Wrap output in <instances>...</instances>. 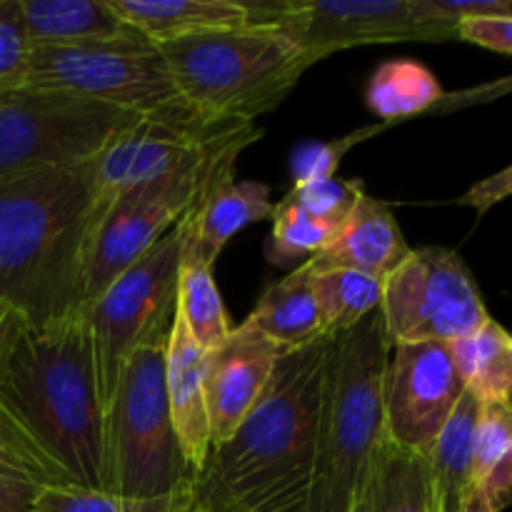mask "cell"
Returning <instances> with one entry per match:
<instances>
[{"instance_id": "obj_15", "label": "cell", "mask_w": 512, "mask_h": 512, "mask_svg": "<svg viewBox=\"0 0 512 512\" xmlns=\"http://www.w3.org/2000/svg\"><path fill=\"white\" fill-rule=\"evenodd\" d=\"M283 353L273 340L240 323L220 348L205 355L203 383L213 448L223 445L253 410Z\"/></svg>"}, {"instance_id": "obj_37", "label": "cell", "mask_w": 512, "mask_h": 512, "mask_svg": "<svg viewBox=\"0 0 512 512\" xmlns=\"http://www.w3.org/2000/svg\"><path fill=\"white\" fill-rule=\"evenodd\" d=\"M512 195V163L505 165L498 173L488 175V178L478 180L463 198L458 200L460 205H468L478 215H485L490 208H495L498 203L508 200Z\"/></svg>"}, {"instance_id": "obj_11", "label": "cell", "mask_w": 512, "mask_h": 512, "mask_svg": "<svg viewBox=\"0 0 512 512\" xmlns=\"http://www.w3.org/2000/svg\"><path fill=\"white\" fill-rule=\"evenodd\" d=\"M380 313L393 345L455 343L490 320L473 273L448 248L410 250L383 280Z\"/></svg>"}, {"instance_id": "obj_31", "label": "cell", "mask_w": 512, "mask_h": 512, "mask_svg": "<svg viewBox=\"0 0 512 512\" xmlns=\"http://www.w3.org/2000/svg\"><path fill=\"white\" fill-rule=\"evenodd\" d=\"M290 193L300 203L305 213L313 215L320 223L330 225L340 233L348 215L365 195V185L360 180H340L338 175L328 180H315V183L293 185Z\"/></svg>"}, {"instance_id": "obj_1", "label": "cell", "mask_w": 512, "mask_h": 512, "mask_svg": "<svg viewBox=\"0 0 512 512\" xmlns=\"http://www.w3.org/2000/svg\"><path fill=\"white\" fill-rule=\"evenodd\" d=\"M0 413L60 485L105 490V408L83 315L40 328L10 315L0 343Z\"/></svg>"}, {"instance_id": "obj_27", "label": "cell", "mask_w": 512, "mask_h": 512, "mask_svg": "<svg viewBox=\"0 0 512 512\" xmlns=\"http://www.w3.org/2000/svg\"><path fill=\"white\" fill-rule=\"evenodd\" d=\"M475 490L493 512L512 503V400L480 405L475 430Z\"/></svg>"}, {"instance_id": "obj_32", "label": "cell", "mask_w": 512, "mask_h": 512, "mask_svg": "<svg viewBox=\"0 0 512 512\" xmlns=\"http://www.w3.org/2000/svg\"><path fill=\"white\" fill-rule=\"evenodd\" d=\"M380 128H363L355 133L345 135V138L328 140V143H305L290 155V175H293V185L315 183V180L335 178L340 163L345 155L350 153L353 145H358L363 138L378 133Z\"/></svg>"}, {"instance_id": "obj_12", "label": "cell", "mask_w": 512, "mask_h": 512, "mask_svg": "<svg viewBox=\"0 0 512 512\" xmlns=\"http://www.w3.org/2000/svg\"><path fill=\"white\" fill-rule=\"evenodd\" d=\"M245 5L250 23L280 30L318 60L358 45L458 40L455 25L425 20L415 0H265Z\"/></svg>"}, {"instance_id": "obj_18", "label": "cell", "mask_w": 512, "mask_h": 512, "mask_svg": "<svg viewBox=\"0 0 512 512\" xmlns=\"http://www.w3.org/2000/svg\"><path fill=\"white\" fill-rule=\"evenodd\" d=\"M400 223L388 203L370 198L358 200L333 243L310 258L315 273L325 270H355L385 280L410 255Z\"/></svg>"}, {"instance_id": "obj_20", "label": "cell", "mask_w": 512, "mask_h": 512, "mask_svg": "<svg viewBox=\"0 0 512 512\" xmlns=\"http://www.w3.org/2000/svg\"><path fill=\"white\" fill-rule=\"evenodd\" d=\"M313 275L310 260L295 265L283 280L263 290L253 313L243 323L283 350L308 348L328 338L313 293Z\"/></svg>"}, {"instance_id": "obj_34", "label": "cell", "mask_w": 512, "mask_h": 512, "mask_svg": "<svg viewBox=\"0 0 512 512\" xmlns=\"http://www.w3.org/2000/svg\"><path fill=\"white\" fill-rule=\"evenodd\" d=\"M0 473L18 475V478H28L43 485H60L43 455L3 413H0Z\"/></svg>"}, {"instance_id": "obj_8", "label": "cell", "mask_w": 512, "mask_h": 512, "mask_svg": "<svg viewBox=\"0 0 512 512\" xmlns=\"http://www.w3.org/2000/svg\"><path fill=\"white\" fill-rule=\"evenodd\" d=\"M140 115L68 90H0V180L90 163Z\"/></svg>"}, {"instance_id": "obj_22", "label": "cell", "mask_w": 512, "mask_h": 512, "mask_svg": "<svg viewBox=\"0 0 512 512\" xmlns=\"http://www.w3.org/2000/svg\"><path fill=\"white\" fill-rule=\"evenodd\" d=\"M480 403L470 393L440 430L428 460L435 512H465L475 495V430Z\"/></svg>"}, {"instance_id": "obj_2", "label": "cell", "mask_w": 512, "mask_h": 512, "mask_svg": "<svg viewBox=\"0 0 512 512\" xmlns=\"http://www.w3.org/2000/svg\"><path fill=\"white\" fill-rule=\"evenodd\" d=\"M108 203L93 160L0 180V300L25 323L78 318L90 238Z\"/></svg>"}, {"instance_id": "obj_42", "label": "cell", "mask_w": 512, "mask_h": 512, "mask_svg": "<svg viewBox=\"0 0 512 512\" xmlns=\"http://www.w3.org/2000/svg\"><path fill=\"white\" fill-rule=\"evenodd\" d=\"M353 512H363V510H360V503H358V508H355Z\"/></svg>"}, {"instance_id": "obj_29", "label": "cell", "mask_w": 512, "mask_h": 512, "mask_svg": "<svg viewBox=\"0 0 512 512\" xmlns=\"http://www.w3.org/2000/svg\"><path fill=\"white\" fill-rule=\"evenodd\" d=\"M273 230L265 243V258L278 268H295L298 260H310L328 248L338 230L305 213L293 193L275 203Z\"/></svg>"}, {"instance_id": "obj_35", "label": "cell", "mask_w": 512, "mask_h": 512, "mask_svg": "<svg viewBox=\"0 0 512 512\" xmlns=\"http://www.w3.org/2000/svg\"><path fill=\"white\" fill-rule=\"evenodd\" d=\"M415 5L425 20H443L455 28L478 15H512V0H415Z\"/></svg>"}, {"instance_id": "obj_30", "label": "cell", "mask_w": 512, "mask_h": 512, "mask_svg": "<svg viewBox=\"0 0 512 512\" xmlns=\"http://www.w3.org/2000/svg\"><path fill=\"white\" fill-rule=\"evenodd\" d=\"M195 493L175 498L138 500L105 490L73 488V485H45L35 503V512H195Z\"/></svg>"}, {"instance_id": "obj_41", "label": "cell", "mask_w": 512, "mask_h": 512, "mask_svg": "<svg viewBox=\"0 0 512 512\" xmlns=\"http://www.w3.org/2000/svg\"><path fill=\"white\" fill-rule=\"evenodd\" d=\"M195 503H198V500H195ZM200 508H203V505H200ZM203 512H223V510H215V508H203Z\"/></svg>"}, {"instance_id": "obj_16", "label": "cell", "mask_w": 512, "mask_h": 512, "mask_svg": "<svg viewBox=\"0 0 512 512\" xmlns=\"http://www.w3.org/2000/svg\"><path fill=\"white\" fill-rule=\"evenodd\" d=\"M248 145H233L220 155L193 208L185 213L190 245L208 265H215L228 240L245 225L273 218L275 203L268 185L258 180H235V160Z\"/></svg>"}, {"instance_id": "obj_28", "label": "cell", "mask_w": 512, "mask_h": 512, "mask_svg": "<svg viewBox=\"0 0 512 512\" xmlns=\"http://www.w3.org/2000/svg\"><path fill=\"white\" fill-rule=\"evenodd\" d=\"M313 293L318 300L325 335H338L355 328L383 303V280L355 270H325L313 275Z\"/></svg>"}, {"instance_id": "obj_13", "label": "cell", "mask_w": 512, "mask_h": 512, "mask_svg": "<svg viewBox=\"0 0 512 512\" xmlns=\"http://www.w3.org/2000/svg\"><path fill=\"white\" fill-rule=\"evenodd\" d=\"M243 125L250 123H213L190 108L140 115L115 133L93 160L100 195L115 198L135 185L153 183L198 165Z\"/></svg>"}, {"instance_id": "obj_23", "label": "cell", "mask_w": 512, "mask_h": 512, "mask_svg": "<svg viewBox=\"0 0 512 512\" xmlns=\"http://www.w3.org/2000/svg\"><path fill=\"white\" fill-rule=\"evenodd\" d=\"M363 512H435L428 460L385 438L365 483Z\"/></svg>"}, {"instance_id": "obj_10", "label": "cell", "mask_w": 512, "mask_h": 512, "mask_svg": "<svg viewBox=\"0 0 512 512\" xmlns=\"http://www.w3.org/2000/svg\"><path fill=\"white\" fill-rule=\"evenodd\" d=\"M20 85L68 90L135 115L185 110L158 45L145 38L88 45H33Z\"/></svg>"}, {"instance_id": "obj_40", "label": "cell", "mask_w": 512, "mask_h": 512, "mask_svg": "<svg viewBox=\"0 0 512 512\" xmlns=\"http://www.w3.org/2000/svg\"><path fill=\"white\" fill-rule=\"evenodd\" d=\"M10 315H13V310H10L8 305L0 300V343H3V335H5V328H8V323H10Z\"/></svg>"}, {"instance_id": "obj_43", "label": "cell", "mask_w": 512, "mask_h": 512, "mask_svg": "<svg viewBox=\"0 0 512 512\" xmlns=\"http://www.w3.org/2000/svg\"><path fill=\"white\" fill-rule=\"evenodd\" d=\"M195 512H203V508H200V505H198V510H195Z\"/></svg>"}, {"instance_id": "obj_7", "label": "cell", "mask_w": 512, "mask_h": 512, "mask_svg": "<svg viewBox=\"0 0 512 512\" xmlns=\"http://www.w3.org/2000/svg\"><path fill=\"white\" fill-rule=\"evenodd\" d=\"M185 238L188 223L183 215L168 235L80 313L93 338L103 408H108L130 355L148 345H165L168 340L178 315V275Z\"/></svg>"}, {"instance_id": "obj_21", "label": "cell", "mask_w": 512, "mask_h": 512, "mask_svg": "<svg viewBox=\"0 0 512 512\" xmlns=\"http://www.w3.org/2000/svg\"><path fill=\"white\" fill-rule=\"evenodd\" d=\"M20 10L33 45H88L138 38L110 0H20Z\"/></svg>"}, {"instance_id": "obj_4", "label": "cell", "mask_w": 512, "mask_h": 512, "mask_svg": "<svg viewBox=\"0 0 512 512\" xmlns=\"http://www.w3.org/2000/svg\"><path fill=\"white\" fill-rule=\"evenodd\" d=\"M380 308L325 340L315 470L308 512H353L385 440L383 378L390 358Z\"/></svg>"}, {"instance_id": "obj_19", "label": "cell", "mask_w": 512, "mask_h": 512, "mask_svg": "<svg viewBox=\"0 0 512 512\" xmlns=\"http://www.w3.org/2000/svg\"><path fill=\"white\" fill-rule=\"evenodd\" d=\"M120 18L150 43L190 38L213 30L248 28L243 0H110Z\"/></svg>"}, {"instance_id": "obj_24", "label": "cell", "mask_w": 512, "mask_h": 512, "mask_svg": "<svg viewBox=\"0 0 512 512\" xmlns=\"http://www.w3.org/2000/svg\"><path fill=\"white\" fill-rule=\"evenodd\" d=\"M450 345L455 370L480 405L512 400V335L493 318Z\"/></svg>"}, {"instance_id": "obj_9", "label": "cell", "mask_w": 512, "mask_h": 512, "mask_svg": "<svg viewBox=\"0 0 512 512\" xmlns=\"http://www.w3.org/2000/svg\"><path fill=\"white\" fill-rule=\"evenodd\" d=\"M260 135L263 130L255 128L253 123L243 125L198 165H190L180 173L153 180V183L135 185L110 198L90 238L83 280V310L95 303L125 270L133 268L163 235H168L183 220L225 150L240 143H253Z\"/></svg>"}, {"instance_id": "obj_38", "label": "cell", "mask_w": 512, "mask_h": 512, "mask_svg": "<svg viewBox=\"0 0 512 512\" xmlns=\"http://www.w3.org/2000/svg\"><path fill=\"white\" fill-rule=\"evenodd\" d=\"M43 483L0 473V512H35Z\"/></svg>"}, {"instance_id": "obj_17", "label": "cell", "mask_w": 512, "mask_h": 512, "mask_svg": "<svg viewBox=\"0 0 512 512\" xmlns=\"http://www.w3.org/2000/svg\"><path fill=\"white\" fill-rule=\"evenodd\" d=\"M205 350L175 315L165 340V393L185 463L198 475L210 458V415L205 403Z\"/></svg>"}, {"instance_id": "obj_26", "label": "cell", "mask_w": 512, "mask_h": 512, "mask_svg": "<svg viewBox=\"0 0 512 512\" xmlns=\"http://www.w3.org/2000/svg\"><path fill=\"white\" fill-rule=\"evenodd\" d=\"M188 223V218H185ZM178 318L195 338V343L210 353L220 348L233 333L230 315L225 310L223 295L215 283L213 265L205 263L185 238L183 260L178 275Z\"/></svg>"}, {"instance_id": "obj_25", "label": "cell", "mask_w": 512, "mask_h": 512, "mask_svg": "<svg viewBox=\"0 0 512 512\" xmlns=\"http://www.w3.org/2000/svg\"><path fill=\"white\" fill-rule=\"evenodd\" d=\"M443 98L445 90L438 75L410 58L380 63L370 75L368 88H365V105H368L370 113L378 115L385 123L428 113Z\"/></svg>"}, {"instance_id": "obj_5", "label": "cell", "mask_w": 512, "mask_h": 512, "mask_svg": "<svg viewBox=\"0 0 512 512\" xmlns=\"http://www.w3.org/2000/svg\"><path fill=\"white\" fill-rule=\"evenodd\" d=\"M158 50L180 100L213 123H253L278 108L318 63L295 40L265 25L190 35L158 43Z\"/></svg>"}, {"instance_id": "obj_14", "label": "cell", "mask_w": 512, "mask_h": 512, "mask_svg": "<svg viewBox=\"0 0 512 512\" xmlns=\"http://www.w3.org/2000/svg\"><path fill=\"white\" fill-rule=\"evenodd\" d=\"M463 395L448 343L393 345L383 378L385 438L428 458Z\"/></svg>"}, {"instance_id": "obj_36", "label": "cell", "mask_w": 512, "mask_h": 512, "mask_svg": "<svg viewBox=\"0 0 512 512\" xmlns=\"http://www.w3.org/2000/svg\"><path fill=\"white\" fill-rule=\"evenodd\" d=\"M458 40L512 55V15H478L460 20Z\"/></svg>"}, {"instance_id": "obj_39", "label": "cell", "mask_w": 512, "mask_h": 512, "mask_svg": "<svg viewBox=\"0 0 512 512\" xmlns=\"http://www.w3.org/2000/svg\"><path fill=\"white\" fill-rule=\"evenodd\" d=\"M465 512H493V508H490L488 500H485L483 495L475 490V495L470 498V503H468V508H465Z\"/></svg>"}, {"instance_id": "obj_6", "label": "cell", "mask_w": 512, "mask_h": 512, "mask_svg": "<svg viewBox=\"0 0 512 512\" xmlns=\"http://www.w3.org/2000/svg\"><path fill=\"white\" fill-rule=\"evenodd\" d=\"M165 393V345L135 350L105 408V493L155 500L190 493Z\"/></svg>"}, {"instance_id": "obj_33", "label": "cell", "mask_w": 512, "mask_h": 512, "mask_svg": "<svg viewBox=\"0 0 512 512\" xmlns=\"http://www.w3.org/2000/svg\"><path fill=\"white\" fill-rule=\"evenodd\" d=\"M30 50L33 43L25 30L20 0H0V90L20 85Z\"/></svg>"}, {"instance_id": "obj_3", "label": "cell", "mask_w": 512, "mask_h": 512, "mask_svg": "<svg viewBox=\"0 0 512 512\" xmlns=\"http://www.w3.org/2000/svg\"><path fill=\"white\" fill-rule=\"evenodd\" d=\"M325 340L280 355L258 403L195 475L198 505L223 512H308Z\"/></svg>"}]
</instances>
